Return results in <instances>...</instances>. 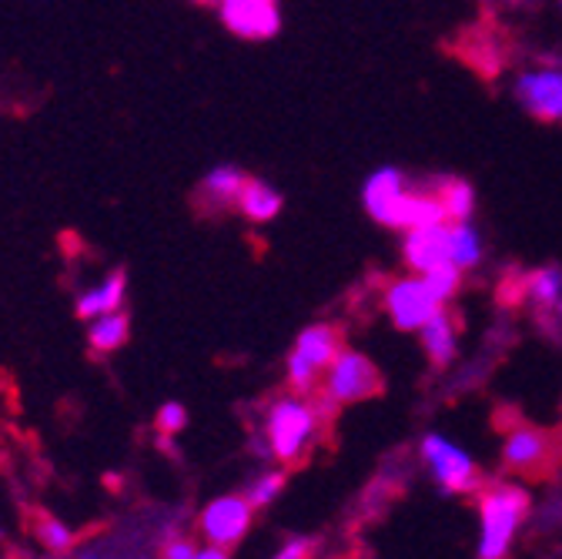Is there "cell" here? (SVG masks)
<instances>
[{"mask_svg":"<svg viewBox=\"0 0 562 559\" xmlns=\"http://www.w3.org/2000/svg\"><path fill=\"white\" fill-rule=\"evenodd\" d=\"M322 402H312L305 392H285L268 402L258 436L268 446V459L278 466H292L308 456L322 436Z\"/></svg>","mask_w":562,"mask_h":559,"instance_id":"6da1fadb","label":"cell"},{"mask_svg":"<svg viewBox=\"0 0 562 559\" xmlns=\"http://www.w3.org/2000/svg\"><path fill=\"white\" fill-rule=\"evenodd\" d=\"M529 513V496L519 485L499 482L482 493L479 500V516H482V529H479V559H506L516 529L522 526Z\"/></svg>","mask_w":562,"mask_h":559,"instance_id":"7a4b0ae2","label":"cell"},{"mask_svg":"<svg viewBox=\"0 0 562 559\" xmlns=\"http://www.w3.org/2000/svg\"><path fill=\"white\" fill-rule=\"evenodd\" d=\"M341 348V332L331 322H312L305 325L289 356H285V382L292 392H305L312 395L322 382V372L328 369V362L335 359V353Z\"/></svg>","mask_w":562,"mask_h":559,"instance_id":"3957f363","label":"cell"},{"mask_svg":"<svg viewBox=\"0 0 562 559\" xmlns=\"http://www.w3.org/2000/svg\"><path fill=\"white\" fill-rule=\"evenodd\" d=\"M318 389H322V405H356L382 392V372L366 353L341 345L328 369L322 372Z\"/></svg>","mask_w":562,"mask_h":559,"instance_id":"277c9868","label":"cell"},{"mask_svg":"<svg viewBox=\"0 0 562 559\" xmlns=\"http://www.w3.org/2000/svg\"><path fill=\"white\" fill-rule=\"evenodd\" d=\"M412 191H415V181L402 168L385 165V168H375L362 181V208L375 225L392 228V232H405Z\"/></svg>","mask_w":562,"mask_h":559,"instance_id":"5b68a950","label":"cell"},{"mask_svg":"<svg viewBox=\"0 0 562 559\" xmlns=\"http://www.w3.org/2000/svg\"><path fill=\"white\" fill-rule=\"evenodd\" d=\"M382 309L398 332H418L439 309H446L422 275H398L382 289Z\"/></svg>","mask_w":562,"mask_h":559,"instance_id":"8992f818","label":"cell"},{"mask_svg":"<svg viewBox=\"0 0 562 559\" xmlns=\"http://www.w3.org/2000/svg\"><path fill=\"white\" fill-rule=\"evenodd\" d=\"M513 98L529 118L542 124H562V67L559 64L526 67L513 81Z\"/></svg>","mask_w":562,"mask_h":559,"instance_id":"52a82bcc","label":"cell"},{"mask_svg":"<svg viewBox=\"0 0 562 559\" xmlns=\"http://www.w3.org/2000/svg\"><path fill=\"white\" fill-rule=\"evenodd\" d=\"M251 519H255V510L245 500V493H225L204 503V510L198 513V533L207 546L232 549L248 536Z\"/></svg>","mask_w":562,"mask_h":559,"instance_id":"ba28073f","label":"cell"},{"mask_svg":"<svg viewBox=\"0 0 562 559\" xmlns=\"http://www.w3.org/2000/svg\"><path fill=\"white\" fill-rule=\"evenodd\" d=\"M422 462L432 472V479L446 489V493H469V489L479 485V469L475 459L456 446L452 439H446L442 433H429L418 446Z\"/></svg>","mask_w":562,"mask_h":559,"instance_id":"9c48e42d","label":"cell"},{"mask_svg":"<svg viewBox=\"0 0 562 559\" xmlns=\"http://www.w3.org/2000/svg\"><path fill=\"white\" fill-rule=\"evenodd\" d=\"M222 27L241 41H271L281 31L278 0H215Z\"/></svg>","mask_w":562,"mask_h":559,"instance_id":"30bf717a","label":"cell"},{"mask_svg":"<svg viewBox=\"0 0 562 559\" xmlns=\"http://www.w3.org/2000/svg\"><path fill=\"white\" fill-rule=\"evenodd\" d=\"M446 225H422L402 232V261L412 275H426L439 265H449V242H446Z\"/></svg>","mask_w":562,"mask_h":559,"instance_id":"8fae6325","label":"cell"},{"mask_svg":"<svg viewBox=\"0 0 562 559\" xmlns=\"http://www.w3.org/2000/svg\"><path fill=\"white\" fill-rule=\"evenodd\" d=\"M245 178L248 175L238 165H215L198 185V204L211 215L232 212L235 201H238V191L245 188Z\"/></svg>","mask_w":562,"mask_h":559,"instance_id":"7c38bea8","label":"cell"},{"mask_svg":"<svg viewBox=\"0 0 562 559\" xmlns=\"http://www.w3.org/2000/svg\"><path fill=\"white\" fill-rule=\"evenodd\" d=\"M127 302V275L124 271H108L98 282L85 286L75 299V312L78 318L91 322L98 315H108V312H117L124 309Z\"/></svg>","mask_w":562,"mask_h":559,"instance_id":"4fadbf2b","label":"cell"},{"mask_svg":"<svg viewBox=\"0 0 562 559\" xmlns=\"http://www.w3.org/2000/svg\"><path fill=\"white\" fill-rule=\"evenodd\" d=\"M415 335L422 342V353H426V359L432 366L446 369V366H452L459 359V328H456V318H452L449 305L439 309Z\"/></svg>","mask_w":562,"mask_h":559,"instance_id":"5bb4252c","label":"cell"},{"mask_svg":"<svg viewBox=\"0 0 562 559\" xmlns=\"http://www.w3.org/2000/svg\"><path fill=\"white\" fill-rule=\"evenodd\" d=\"M281 208H285V194H281L271 181L265 178H245V188L238 191V201H235V212L251 222V225H268L281 215Z\"/></svg>","mask_w":562,"mask_h":559,"instance_id":"9a60e30c","label":"cell"},{"mask_svg":"<svg viewBox=\"0 0 562 559\" xmlns=\"http://www.w3.org/2000/svg\"><path fill=\"white\" fill-rule=\"evenodd\" d=\"M562 299V265H539L516 282V302H526L539 315Z\"/></svg>","mask_w":562,"mask_h":559,"instance_id":"2e32d148","label":"cell"},{"mask_svg":"<svg viewBox=\"0 0 562 559\" xmlns=\"http://www.w3.org/2000/svg\"><path fill=\"white\" fill-rule=\"evenodd\" d=\"M546 456H549V439L542 429H532V426H516L503 443V462L519 472L539 469Z\"/></svg>","mask_w":562,"mask_h":559,"instance_id":"e0dca14e","label":"cell"},{"mask_svg":"<svg viewBox=\"0 0 562 559\" xmlns=\"http://www.w3.org/2000/svg\"><path fill=\"white\" fill-rule=\"evenodd\" d=\"M426 185L439 198L442 212H446V222H472L475 219L479 198H475V188L465 178H459V175H439V178H432Z\"/></svg>","mask_w":562,"mask_h":559,"instance_id":"ac0fdd59","label":"cell"},{"mask_svg":"<svg viewBox=\"0 0 562 559\" xmlns=\"http://www.w3.org/2000/svg\"><path fill=\"white\" fill-rule=\"evenodd\" d=\"M446 242H449V265H456L459 271H475L482 265L485 238L475 222H449Z\"/></svg>","mask_w":562,"mask_h":559,"instance_id":"d6986e66","label":"cell"},{"mask_svg":"<svg viewBox=\"0 0 562 559\" xmlns=\"http://www.w3.org/2000/svg\"><path fill=\"white\" fill-rule=\"evenodd\" d=\"M131 338V318L124 309L117 312H108V315H98L88 322V345L94 348L98 356H111L117 348Z\"/></svg>","mask_w":562,"mask_h":559,"instance_id":"ffe728a7","label":"cell"},{"mask_svg":"<svg viewBox=\"0 0 562 559\" xmlns=\"http://www.w3.org/2000/svg\"><path fill=\"white\" fill-rule=\"evenodd\" d=\"M281 493H285V472L281 469H265L245 485V500L251 503V510H268Z\"/></svg>","mask_w":562,"mask_h":559,"instance_id":"44dd1931","label":"cell"},{"mask_svg":"<svg viewBox=\"0 0 562 559\" xmlns=\"http://www.w3.org/2000/svg\"><path fill=\"white\" fill-rule=\"evenodd\" d=\"M34 536H37V543H41L47 552H67L70 546H75V529H70V526H67L64 519H57V516H37Z\"/></svg>","mask_w":562,"mask_h":559,"instance_id":"7402d4cb","label":"cell"},{"mask_svg":"<svg viewBox=\"0 0 562 559\" xmlns=\"http://www.w3.org/2000/svg\"><path fill=\"white\" fill-rule=\"evenodd\" d=\"M422 278H426V286L432 289V295H436L442 305H449V302H452V299H459V292H462L465 271H459L456 265H439V268L426 271Z\"/></svg>","mask_w":562,"mask_h":559,"instance_id":"603a6c76","label":"cell"},{"mask_svg":"<svg viewBox=\"0 0 562 559\" xmlns=\"http://www.w3.org/2000/svg\"><path fill=\"white\" fill-rule=\"evenodd\" d=\"M155 426H158V433L161 436H181L184 429H188V409L178 402V399H171V402H165L161 409H158V415H155Z\"/></svg>","mask_w":562,"mask_h":559,"instance_id":"cb8c5ba5","label":"cell"},{"mask_svg":"<svg viewBox=\"0 0 562 559\" xmlns=\"http://www.w3.org/2000/svg\"><path fill=\"white\" fill-rule=\"evenodd\" d=\"M198 549V543L191 536H171L161 549V559H191Z\"/></svg>","mask_w":562,"mask_h":559,"instance_id":"d4e9b609","label":"cell"},{"mask_svg":"<svg viewBox=\"0 0 562 559\" xmlns=\"http://www.w3.org/2000/svg\"><path fill=\"white\" fill-rule=\"evenodd\" d=\"M308 539H289L281 549H274L268 559H308Z\"/></svg>","mask_w":562,"mask_h":559,"instance_id":"484cf974","label":"cell"},{"mask_svg":"<svg viewBox=\"0 0 562 559\" xmlns=\"http://www.w3.org/2000/svg\"><path fill=\"white\" fill-rule=\"evenodd\" d=\"M191 559H228V549H222V546H198L194 549V556Z\"/></svg>","mask_w":562,"mask_h":559,"instance_id":"4316f807","label":"cell"},{"mask_svg":"<svg viewBox=\"0 0 562 559\" xmlns=\"http://www.w3.org/2000/svg\"><path fill=\"white\" fill-rule=\"evenodd\" d=\"M542 318L549 322V325H555V328H562V299L549 309V312H542Z\"/></svg>","mask_w":562,"mask_h":559,"instance_id":"83f0119b","label":"cell"},{"mask_svg":"<svg viewBox=\"0 0 562 559\" xmlns=\"http://www.w3.org/2000/svg\"><path fill=\"white\" fill-rule=\"evenodd\" d=\"M81 559H104V556H98V552H85Z\"/></svg>","mask_w":562,"mask_h":559,"instance_id":"f1b7e54d","label":"cell"},{"mask_svg":"<svg viewBox=\"0 0 562 559\" xmlns=\"http://www.w3.org/2000/svg\"><path fill=\"white\" fill-rule=\"evenodd\" d=\"M191 4H211V0H191Z\"/></svg>","mask_w":562,"mask_h":559,"instance_id":"f546056e","label":"cell"},{"mask_svg":"<svg viewBox=\"0 0 562 559\" xmlns=\"http://www.w3.org/2000/svg\"><path fill=\"white\" fill-rule=\"evenodd\" d=\"M499 4H516V0H499Z\"/></svg>","mask_w":562,"mask_h":559,"instance_id":"4dcf8cb0","label":"cell"},{"mask_svg":"<svg viewBox=\"0 0 562 559\" xmlns=\"http://www.w3.org/2000/svg\"><path fill=\"white\" fill-rule=\"evenodd\" d=\"M559 67H562V60H559Z\"/></svg>","mask_w":562,"mask_h":559,"instance_id":"1f68e13d","label":"cell"}]
</instances>
